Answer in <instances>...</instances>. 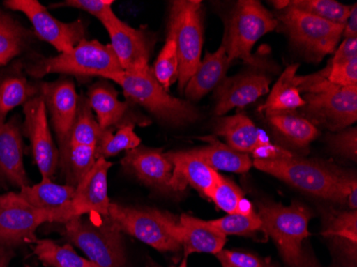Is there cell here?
<instances>
[{
	"instance_id": "cell-1",
	"label": "cell",
	"mask_w": 357,
	"mask_h": 267,
	"mask_svg": "<svg viewBox=\"0 0 357 267\" xmlns=\"http://www.w3.org/2000/svg\"><path fill=\"white\" fill-rule=\"evenodd\" d=\"M296 87L305 93L301 116L331 132H340L357 120V87H337L321 72L296 75Z\"/></svg>"
},
{
	"instance_id": "cell-2",
	"label": "cell",
	"mask_w": 357,
	"mask_h": 267,
	"mask_svg": "<svg viewBox=\"0 0 357 267\" xmlns=\"http://www.w3.org/2000/svg\"><path fill=\"white\" fill-rule=\"evenodd\" d=\"M105 79L117 82L128 101L146 108L163 123L180 126L199 119V112L190 102L170 96L158 84L150 66L139 71L112 74Z\"/></svg>"
},
{
	"instance_id": "cell-3",
	"label": "cell",
	"mask_w": 357,
	"mask_h": 267,
	"mask_svg": "<svg viewBox=\"0 0 357 267\" xmlns=\"http://www.w3.org/2000/svg\"><path fill=\"white\" fill-rule=\"evenodd\" d=\"M25 72L36 79L48 74H69L82 77H102L123 72L112 46L83 40L73 49L55 57H41L25 64Z\"/></svg>"
},
{
	"instance_id": "cell-4",
	"label": "cell",
	"mask_w": 357,
	"mask_h": 267,
	"mask_svg": "<svg viewBox=\"0 0 357 267\" xmlns=\"http://www.w3.org/2000/svg\"><path fill=\"white\" fill-rule=\"evenodd\" d=\"M74 217L64 224L66 238L99 267H126L121 231L108 216Z\"/></svg>"
},
{
	"instance_id": "cell-5",
	"label": "cell",
	"mask_w": 357,
	"mask_h": 267,
	"mask_svg": "<svg viewBox=\"0 0 357 267\" xmlns=\"http://www.w3.org/2000/svg\"><path fill=\"white\" fill-rule=\"evenodd\" d=\"M107 216L121 232L158 252H176L181 249V228L174 215L155 208L140 210L110 202Z\"/></svg>"
},
{
	"instance_id": "cell-6",
	"label": "cell",
	"mask_w": 357,
	"mask_h": 267,
	"mask_svg": "<svg viewBox=\"0 0 357 267\" xmlns=\"http://www.w3.org/2000/svg\"><path fill=\"white\" fill-rule=\"evenodd\" d=\"M257 214L261 220L262 231L274 241L286 264L300 266L306 254L303 252V242L310 236V210L298 201L288 206L261 202Z\"/></svg>"
},
{
	"instance_id": "cell-7",
	"label": "cell",
	"mask_w": 357,
	"mask_h": 267,
	"mask_svg": "<svg viewBox=\"0 0 357 267\" xmlns=\"http://www.w3.org/2000/svg\"><path fill=\"white\" fill-rule=\"evenodd\" d=\"M199 0H176L170 6L168 35L176 41L178 59V91L183 92L188 80L202 62L204 17Z\"/></svg>"
},
{
	"instance_id": "cell-8",
	"label": "cell",
	"mask_w": 357,
	"mask_h": 267,
	"mask_svg": "<svg viewBox=\"0 0 357 267\" xmlns=\"http://www.w3.org/2000/svg\"><path fill=\"white\" fill-rule=\"evenodd\" d=\"M275 19L278 20V28L288 36L291 44L314 62H320L334 53L344 32V26L290 7L278 10Z\"/></svg>"
},
{
	"instance_id": "cell-9",
	"label": "cell",
	"mask_w": 357,
	"mask_h": 267,
	"mask_svg": "<svg viewBox=\"0 0 357 267\" xmlns=\"http://www.w3.org/2000/svg\"><path fill=\"white\" fill-rule=\"evenodd\" d=\"M278 20L257 0H240L232 10L222 45L228 61L236 59L250 64L257 61L252 49L260 38L278 29Z\"/></svg>"
},
{
	"instance_id": "cell-10",
	"label": "cell",
	"mask_w": 357,
	"mask_h": 267,
	"mask_svg": "<svg viewBox=\"0 0 357 267\" xmlns=\"http://www.w3.org/2000/svg\"><path fill=\"white\" fill-rule=\"evenodd\" d=\"M257 169L280 178L301 192L330 201L335 200L339 169L316 160L296 158L294 154L275 160H255Z\"/></svg>"
},
{
	"instance_id": "cell-11",
	"label": "cell",
	"mask_w": 357,
	"mask_h": 267,
	"mask_svg": "<svg viewBox=\"0 0 357 267\" xmlns=\"http://www.w3.org/2000/svg\"><path fill=\"white\" fill-rule=\"evenodd\" d=\"M3 5L8 9L25 14L33 26L36 38L52 44L59 54L71 51L85 40L84 22L80 20L72 23L58 21L38 0H6Z\"/></svg>"
},
{
	"instance_id": "cell-12",
	"label": "cell",
	"mask_w": 357,
	"mask_h": 267,
	"mask_svg": "<svg viewBox=\"0 0 357 267\" xmlns=\"http://www.w3.org/2000/svg\"><path fill=\"white\" fill-rule=\"evenodd\" d=\"M45 222H52L51 217L30 206L19 192L0 194V244L36 242V231Z\"/></svg>"
},
{
	"instance_id": "cell-13",
	"label": "cell",
	"mask_w": 357,
	"mask_h": 267,
	"mask_svg": "<svg viewBox=\"0 0 357 267\" xmlns=\"http://www.w3.org/2000/svg\"><path fill=\"white\" fill-rule=\"evenodd\" d=\"M23 106L25 114L24 130L29 138L36 164L41 172L42 178L52 180L59 166V152L52 137L43 98L41 94H38Z\"/></svg>"
},
{
	"instance_id": "cell-14",
	"label": "cell",
	"mask_w": 357,
	"mask_h": 267,
	"mask_svg": "<svg viewBox=\"0 0 357 267\" xmlns=\"http://www.w3.org/2000/svg\"><path fill=\"white\" fill-rule=\"evenodd\" d=\"M47 114L57 135L59 148L69 144L70 132L77 114L78 98L73 80L61 77L54 82H39Z\"/></svg>"
},
{
	"instance_id": "cell-15",
	"label": "cell",
	"mask_w": 357,
	"mask_h": 267,
	"mask_svg": "<svg viewBox=\"0 0 357 267\" xmlns=\"http://www.w3.org/2000/svg\"><path fill=\"white\" fill-rule=\"evenodd\" d=\"M271 78L264 72L250 70L230 78H225L216 88L215 114L224 116L234 108L254 103L268 93Z\"/></svg>"
},
{
	"instance_id": "cell-16",
	"label": "cell",
	"mask_w": 357,
	"mask_h": 267,
	"mask_svg": "<svg viewBox=\"0 0 357 267\" xmlns=\"http://www.w3.org/2000/svg\"><path fill=\"white\" fill-rule=\"evenodd\" d=\"M126 171L134 174L140 182L160 192L172 190V166L162 148H137L126 152L121 160Z\"/></svg>"
},
{
	"instance_id": "cell-17",
	"label": "cell",
	"mask_w": 357,
	"mask_h": 267,
	"mask_svg": "<svg viewBox=\"0 0 357 267\" xmlns=\"http://www.w3.org/2000/svg\"><path fill=\"white\" fill-rule=\"evenodd\" d=\"M112 40L115 53L123 71H139L149 66L152 42L147 32L128 26L118 19L104 26Z\"/></svg>"
},
{
	"instance_id": "cell-18",
	"label": "cell",
	"mask_w": 357,
	"mask_h": 267,
	"mask_svg": "<svg viewBox=\"0 0 357 267\" xmlns=\"http://www.w3.org/2000/svg\"><path fill=\"white\" fill-rule=\"evenodd\" d=\"M20 196L30 206L45 212L52 222L66 224L75 217L73 198L75 188L61 185L48 178H42L36 185L25 186L19 192Z\"/></svg>"
},
{
	"instance_id": "cell-19",
	"label": "cell",
	"mask_w": 357,
	"mask_h": 267,
	"mask_svg": "<svg viewBox=\"0 0 357 267\" xmlns=\"http://www.w3.org/2000/svg\"><path fill=\"white\" fill-rule=\"evenodd\" d=\"M166 156L174 166L172 192H183L188 186H192L202 196L210 199L211 194L222 178L216 170L188 151L167 152Z\"/></svg>"
},
{
	"instance_id": "cell-20",
	"label": "cell",
	"mask_w": 357,
	"mask_h": 267,
	"mask_svg": "<svg viewBox=\"0 0 357 267\" xmlns=\"http://www.w3.org/2000/svg\"><path fill=\"white\" fill-rule=\"evenodd\" d=\"M0 178L10 185L29 186L23 160L21 118L14 116L10 121L0 122Z\"/></svg>"
},
{
	"instance_id": "cell-21",
	"label": "cell",
	"mask_w": 357,
	"mask_h": 267,
	"mask_svg": "<svg viewBox=\"0 0 357 267\" xmlns=\"http://www.w3.org/2000/svg\"><path fill=\"white\" fill-rule=\"evenodd\" d=\"M112 166V162L105 158L96 160L92 169L76 186L73 198L75 217L86 214L107 216L110 204L107 174Z\"/></svg>"
},
{
	"instance_id": "cell-22",
	"label": "cell",
	"mask_w": 357,
	"mask_h": 267,
	"mask_svg": "<svg viewBox=\"0 0 357 267\" xmlns=\"http://www.w3.org/2000/svg\"><path fill=\"white\" fill-rule=\"evenodd\" d=\"M40 94L39 84H31L26 77L25 64L15 61L0 68V122L17 106L25 105Z\"/></svg>"
},
{
	"instance_id": "cell-23",
	"label": "cell",
	"mask_w": 357,
	"mask_h": 267,
	"mask_svg": "<svg viewBox=\"0 0 357 267\" xmlns=\"http://www.w3.org/2000/svg\"><path fill=\"white\" fill-rule=\"evenodd\" d=\"M214 132L225 138L227 146L241 153L254 154L259 148L271 144L266 132L243 114L222 116L216 121Z\"/></svg>"
},
{
	"instance_id": "cell-24",
	"label": "cell",
	"mask_w": 357,
	"mask_h": 267,
	"mask_svg": "<svg viewBox=\"0 0 357 267\" xmlns=\"http://www.w3.org/2000/svg\"><path fill=\"white\" fill-rule=\"evenodd\" d=\"M178 224L185 258L192 254H216L224 248L226 236L211 226L208 220L182 214Z\"/></svg>"
},
{
	"instance_id": "cell-25",
	"label": "cell",
	"mask_w": 357,
	"mask_h": 267,
	"mask_svg": "<svg viewBox=\"0 0 357 267\" xmlns=\"http://www.w3.org/2000/svg\"><path fill=\"white\" fill-rule=\"evenodd\" d=\"M229 66L226 48L222 44L214 53H206L184 89L186 98L190 101H199L208 92L216 89L226 78Z\"/></svg>"
},
{
	"instance_id": "cell-26",
	"label": "cell",
	"mask_w": 357,
	"mask_h": 267,
	"mask_svg": "<svg viewBox=\"0 0 357 267\" xmlns=\"http://www.w3.org/2000/svg\"><path fill=\"white\" fill-rule=\"evenodd\" d=\"M264 114L275 135L290 146L307 148L320 135L317 126L296 112H266Z\"/></svg>"
},
{
	"instance_id": "cell-27",
	"label": "cell",
	"mask_w": 357,
	"mask_h": 267,
	"mask_svg": "<svg viewBox=\"0 0 357 267\" xmlns=\"http://www.w3.org/2000/svg\"><path fill=\"white\" fill-rule=\"evenodd\" d=\"M208 144L188 150L190 154L206 162L214 170L245 174L252 168V162L248 154L241 153L222 144L214 137H206Z\"/></svg>"
},
{
	"instance_id": "cell-28",
	"label": "cell",
	"mask_w": 357,
	"mask_h": 267,
	"mask_svg": "<svg viewBox=\"0 0 357 267\" xmlns=\"http://www.w3.org/2000/svg\"><path fill=\"white\" fill-rule=\"evenodd\" d=\"M88 103L96 114V121L102 130L118 125L128 110V102H121L118 92L107 82H98L88 92Z\"/></svg>"
},
{
	"instance_id": "cell-29",
	"label": "cell",
	"mask_w": 357,
	"mask_h": 267,
	"mask_svg": "<svg viewBox=\"0 0 357 267\" xmlns=\"http://www.w3.org/2000/svg\"><path fill=\"white\" fill-rule=\"evenodd\" d=\"M298 68H300L298 63L287 66L278 82L273 86L266 103L259 108V112H264V114L294 112L305 105L304 98L301 96V92L298 91V88L294 82V77Z\"/></svg>"
},
{
	"instance_id": "cell-30",
	"label": "cell",
	"mask_w": 357,
	"mask_h": 267,
	"mask_svg": "<svg viewBox=\"0 0 357 267\" xmlns=\"http://www.w3.org/2000/svg\"><path fill=\"white\" fill-rule=\"evenodd\" d=\"M33 38L35 32L0 9V66H8L21 55Z\"/></svg>"
},
{
	"instance_id": "cell-31",
	"label": "cell",
	"mask_w": 357,
	"mask_h": 267,
	"mask_svg": "<svg viewBox=\"0 0 357 267\" xmlns=\"http://www.w3.org/2000/svg\"><path fill=\"white\" fill-rule=\"evenodd\" d=\"M96 148L68 144L59 152V166L67 185L76 188L96 162Z\"/></svg>"
},
{
	"instance_id": "cell-32",
	"label": "cell",
	"mask_w": 357,
	"mask_h": 267,
	"mask_svg": "<svg viewBox=\"0 0 357 267\" xmlns=\"http://www.w3.org/2000/svg\"><path fill=\"white\" fill-rule=\"evenodd\" d=\"M323 236L336 241L349 257L356 258L357 211H334L326 215Z\"/></svg>"
},
{
	"instance_id": "cell-33",
	"label": "cell",
	"mask_w": 357,
	"mask_h": 267,
	"mask_svg": "<svg viewBox=\"0 0 357 267\" xmlns=\"http://www.w3.org/2000/svg\"><path fill=\"white\" fill-rule=\"evenodd\" d=\"M35 254L50 267H99L88 259L78 256L71 245L60 246L52 240L36 241Z\"/></svg>"
},
{
	"instance_id": "cell-34",
	"label": "cell",
	"mask_w": 357,
	"mask_h": 267,
	"mask_svg": "<svg viewBox=\"0 0 357 267\" xmlns=\"http://www.w3.org/2000/svg\"><path fill=\"white\" fill-rule=\"evenodd\" d=\"M135 125L133 122L121 124L116 134H112V128L103 130L96 146V160H106L107 158L118 155L121 152H128L139 146L140 138L134 132Z\"/></svg>"
},
{
	"instance_id": "cell-35",
	"label": "cell",
	"mask_w": 357,
	"mask_h": 267,
	"mask_svg": "<svg viewBox=\"0 0 357 267\" xmlns=\"http://www.w3.org/2000/svg\"><path fill=\"white\" fill-rule=\"evenodd\" d=\"M102 130L94 119L93 112L86 96L78 100L77 114L70 132L69 142L78 146L96 148L101 138Z\"/></svg>"
},
{
	"instance_id": "cell-36",
	"label": "cell",
	"mask_w": 357,
	"mask_h": 267,
	"mask_svg": "<svg viewBox=\"0 0 357 267\" xmlns=\"http://www.w3.org/2000/svg\"><path fill=\"white\" fill-rule=\"evenodd\" d=\"M287 7L312 14L319 19L340 26L346 24L351 10V6L338 3L336 0H288Z\"/></svg>"
},
{
	"instance_id": "cell-37",
	"label": "cell",
	"mask_w": 357,
	"mask_h": 267,
	"mask_svg": "<svg viewBox=\"0 0 357 267\" xmlns=\"http://www.w3.org/2000/svg\"><path fill=\"white\" fill-rule=\"evenodd\" d=\"M210 200H212L218 208L228 214H236V213L248 214L254 211L250 202L246 201L243 197L241 188L231 180L224 176H222L218 185L211 194Z\"/></svg>"
},
{
	"instance_id": "cell-38",
	"label": "cell",
	"mask_w": 357,
	"mask_h": 267,
	"mask_svg": "<svg viewBox=\"0 0 357 267\" xmlns=\"http://www.w3.org/2000/svg\"><path fill=\"white\" fill-rule=\"evenodd\" d=\"M211 226L220 231L224 236H252L258 231H262V222L255 211L243 214H228L218 220H208Z\"/></svg>"
},
{
	"instance_id": "cell-39",
	"label": "cell",
	"mask_w": 357,
	"mask_h": 267,
	"mask_svg": "<svg viewBox=\"0 0 357 267\" xmlns=\"http://www.w3.org/2000/svg\"><path fill=\"white\" fill-rule=\"evenodd\" d=\"M152 71L158 84L167 91H169L170 86L178 80V53L176 41L170 36H167L165 45L162 48Z\"/></svg>"
},
{
	"instance_id": "cell-40",
	"label": "cell",
	"mask_w": 357,
	"mask_h": 267,
	"mask_svg": "<svg viewBox=\"0 0 357 267\" xmlns=\"http://www.w3.org/2000/svg\"><path fill=\"white\" fill-rule=\"evenodd\" d=\"M112 0H67L63 3H55L51 8L70 7L83 10L91 15L96 16L103 26L114 23L118 17L112 11Z\"/></svg>"
},
{
	"instance_id": "cell-41",
	"label": "cell",
	"mask_w": 357,
	"mask_h": 267,
	"mask_svg": "<svg viewBox=\"0 0 357 267\" xmlns=\"http://www.w3.org/2000/svg\"><path fill=\"white\" fill-rule=\"evenodd\" d=\"M321 74L337 87H357V58L344 64L328 63Z\"/></svg>"
},
{
	"instance_id": "cell-42",
	"label": "cell",
	"mask_w": 357,
	"mask_h": 267,
	"mask_svg": "<svg viewBox=\"0 0 357 267\" xmlns=\"http://www.w3.org/2000/svg\"><path fill=\"white\" fill-rule=\"evenodd\" d=\"M215 256L222 267H280L270 259H262L250 252L222 249Z\"/></svg>"
},
{
	"instance_id": "cell-43",
	"label": "cell",
	"mask_w": 357,
	"mask_h": 267,
	"mask_svg": "<svg viewBox=\"0 0 357 267\" xmlns=\"http://www.w3.org/2000/svg\"><path fill=\"white\" fill-rule=\"evenodd\" d=\"M356 128H346L328 137V144L333 151L349 160H357Z\"/></svg>"
},
{
	"instance_id": "cell-44",
	"label": "cell",
	"mask_w": 357,
	"mask_h": 267,
	"mask_svg": "<svg viewBox=\"0 0 357 267\" xmlns=\"http://www.w3.org/2000/svg\"><path fill=\"white\" fill-rule=\"evenodd\" d=\"M354 58H357V39H344L342 43L335 49L328 63L333 66L344 64Z\"/></svg>"
},
{
	"instance_id": "cell-45",
	"label": "cell",
	"mask_w": 357,
	"mask_h": 267,
	"mask_svg": "<svg viewBox=\"0 0 357 267\" xmlns=\"http://www.w3.org/2000/svg\"><path fill=\"white\" fill-rule=\"evenodd\" d=\"M344 39H357V5L351 6L350 14L347 19L342 32Z\"/></svg>"
},
{
	"instance_id": "cell-46",
	"label": "cell",
	"mask_w": 357,
	"mask_h": 267,
	"mask_svg": "<svg viewBox=\"0 0 357 267\" xmlns=\"http://www.w3.org/2000/svg\"><path fill=\"white\" fill-rule=\"evenodd\" d=\"M14 256V247L0 244V267H9Z\"/></svg>"
},
{
	"instance_id": "cell-47",
	"label": "cell",
	"mask_w": 357,
	"mask_h": 267,
	"mask_svg": "<svg viewBox=\"0 0 357 267\" xmlns=\"http://www.w3.org/2000/svg\"><path fill=\"white\" fill-rule=\"evenodd\" d=\"M298 267H319L318 265H317L316 261L312 260V259H310V257L307 256V254H305L304 261H303L302 264L300 265V266Z\"/></svg>"
},
{
	"instance_id": "cell-48",
	"label": "cell",
	"mask_w": 357,
	"mask_h": 267,
	"mask_svg": "<svg viewBox=\"0 0 357 267\" xmlns=\"http://www.w3.org/2000/svg\"><path fill=\"white\" fill-rule=\"evenodd\" d=\"M172 267H188V261H186V258L183 259V261H182V262L180 263V265H178V266H172Z\"/></svg>"
}]
</instances>
